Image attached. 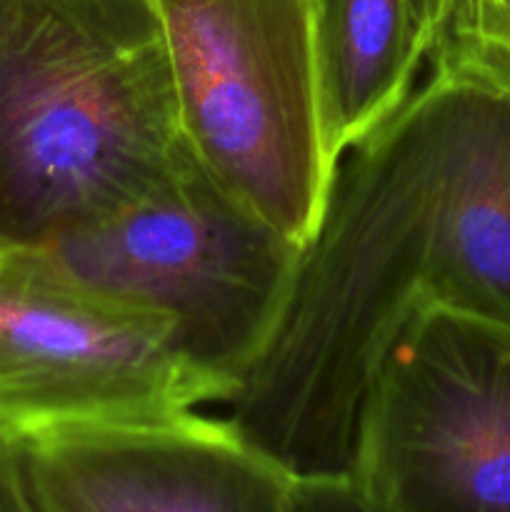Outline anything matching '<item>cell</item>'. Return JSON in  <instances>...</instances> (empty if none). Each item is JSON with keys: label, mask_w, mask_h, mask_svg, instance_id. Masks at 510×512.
Returning a JSON list of instances; mask_svg holds the SVG:
<instances>
[{"label": "cell", "mask_w": 510, "mask_h": 512, "mask_svg": "<svg viewBox=\"0 0 510 512\" xmlns=\"http://www.w3.org/2000/svg\"><path fill=\"white\" fill-rule=\"evenodd\" d=\"M193 160L150 0H0V238L48 243Z\"/></svg>", "instance_id": "7a4b0ae2"}, {"label": "cell", "mask_w": 510, "mask_h": 512, "mask_svg": "<svg viewBox=\"0 0 510 512\" xmlns=\"http://www.w3.org/2000/svg\"><path fill=\"white\" fill-rule=\"evenodd\" d=\"M425 73H478L510 85V0H418Z\"/></svg>", "instance_id": "9c48e42d"}, {"label": "cell", "mask_w": 510, "mask_h": 512, "mask_svg": "<svg viewBox=\"0 0 510 512\" xmlns=\"http://www.w3.org/2000/svg\"><path fill=\"white\" fill-rule=\"evenodd\" d=\"M180 133L235 200L305 245L333 178L313 0H150Z\"/></svg>", "instance_id": "3957f363"}, {"label": "cell", "mask_w": 510, "mask_h": 512, "mask_svg": "<svg viewBox=\"0 0 510 512\" xmlns=\"http://www.w3.org/2000/svg\"><path fill=\"white\" fill-rule=\"evenodd\" d=\"M0 512H33L20 468L18 440L0 430Z\"/></svg>", "instance_id": "8fae6325"}, {"label": "cell", "mask_w": 510, "mask_h": 512, "mask_svg": "<svg viewBox=\"0 0 510 512\" xmlns=\"http://www.w3.org/2000/svg\"><path fill=\"white\" fill-rule=\"evenodd\" d=\"M290 512H380L350 478L293 480Z\"/></svg>", "instance_id": "30bf717a"}, {"label": "cell", "mask_w": 510, "mask_h": 512, "mask_svg": "<svg viewBox=\"0 0 510 512\" xmlns=\"http://www.w3.org/2000/svg\"><path fill=\"white\" fill-rule=\"evenodd\" d=\"M350 480L380 512H510V328L415 300L370 368Z\"/></svg>", "instance_id": "8992f818"}, {"label": "cell", "mask_w": 510, "mask_h": 512, "mask_svg": "<svg viewBox=\"0 0 510 512\" xmlns=\"http://www.w3.org/2000/svg\"><path fill=\"white\" fill-rule=\"evenodd\" d=\"M225 398L168 320L93 288L43 245L0 238V430L183 423Z\"/></svg>", "instance_id": "5b68a950"}, {"label": "cell", "mask_w": 510, "mask_h": 512, "mask_svg": "<svg viewBox=\"0 0 510 512\" xmlns=\"http://www.w3.org/2000/svg\"><path fill=\"white\" fill-rule=\"evenodd\" d=\"M415 300L510 328V85L428 73L333 168L268 345L210 415L293 480L350 478L370 368Z\"/></svg>", "instance_id": "6da1fadb"}, {"label": "cell", "mask_w": 510, "mask_h": 512, "mask_svg": "<svg viewBox=\"0 0 510 512\" xmlns=\"http://www.w3.org/2000/svg\"><path fill=\"white\" fill-rule=\"evenodd\" d=\"M325 145L338 163L418 88L425 35L418 0H313Z\"/></svg>", "instance_id": "ba28073f"}, {"label": "cell", "mask_w": 510, "mask_h": 512, "mask_svg": "<svg viewBox=\"0 0 510 512\" xmlns=\"http://www.w3.org/2000/svg\"><path fill=\"white\" fill-rule=\"evenodd\" d=\"M18 440L33 512H290L293 478L215 415Z\"/></svg>", "instance_id": "52a82bcc"}, {"label": "cell", "mask_w": 510, "mask_h": 512, "mask_svg": "<svg viewBox=\"0 0 510 512\" xmlns=\"http://www.w3.org/2000/svg\"><path fill=\"white\" fill-rule=\"evenodd\" d=\"M40 245L93 288L168 320L183 358L228 398L268 345L303 253L195 160Z\"/></svg>", "instance_id": "277c9868"}]
</instances>
